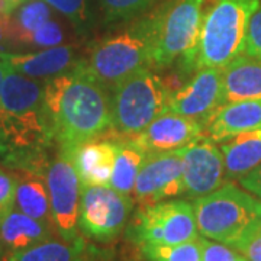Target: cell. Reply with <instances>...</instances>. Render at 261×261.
<instances>
[{"label":"cell","instance_id":"1","mask_svg":"<svg viewBox=\"0 0 261 261\" xmlns=\"http://www.w3.org/2000/svg\"><path fill=\"white\" fill-rule=\"evenodd\" d=\"M54 144L44 83L8 65L0 92V161L12 171L45 177Z\"/></svg>","mask_w":261,"mask_h":261},{"label":"cell","instance_id":"2","mask_svg":"<svg viewBox=\"0 0 261 261\" xmlns=\"http://www.w3.org/2000/svg\"><path fill=\"white\" fill-rule=\"evenodd\" d=\"M44 99L54 141L64 154L73 157L82 144L112 129L109 90L87 73L82 61L73 70L47 79Z\"/></svg>","mask_w":261,"mask_h":261},{"label":"cell","instance_id":"3","mask_svg":"<svg viewBox=\"0 0 261 261\" xmlns=\"http://www.w3.org/2000/svg\"><path fill=\"white\" fill-rule=\"evenodd\" d=\"M206 0H163L151 10L152 67L157 70L177 67L178 73L195 74Z\"/></svg>","mask_w":261,"mask_h":261},{"label":"cell","instance_id":"4","mask_svg":"<svg viewBox=\"0 0 261 261\" xmlns=\"http://www.w3.org/2000/svg\"><path fill=\"white\" fill-rule=\"evenodd\" d=\"M152 19L145 12L128 27L90 45L82 65L109 92L141 68L152 67Z\"/></svg>","mask_w":261,"mask_h":261},{"label":"cell","instance_id":"5","mask_svg":"<svg viewBox=\"0 0 261 261\" xmlns=\"http://www.w3.org/2000/svg\"><path fill=\"white\" fill-rule=\"evenodd\" d=\"M202 237L235 247L261 225V200L233 181L193 202Z\"/></svg>","mask_w":261,"mask_h":261},{"label":"cell","instance_id":"6","mask_svg":"<svg viewBox=\"0 0 261 261\" xmlns=\"http://www.w3.org/2000/svg\"><path fill=\"white\" fill-rule=\"evenodd\" d=\"M260 5V0H214L202 20L196 71L205 67L224 68L244 54L248 22Z\"/></svg>","mask_w":261,"mask_h":261},{"label":"cell","instance_id":"7","mask_svg":"<svg viewBox=\"0 0 261 261\" xmlns=\"http://www.w3.org/2000/svg\"><path fill=\"white\" fill-rule=\"evenodd\" d=\"M170 90L151 67L141 68L109 92L112 130L125 138L141 134L161 113L167 112Z\"/></svg>","mask_w":261,"mask_h":261},{"label":"cell","instance_id":"8","mask_svg":"<svg viewBox=\"0 0 261 261\" xmlns=\"http://www.w3.org/2000/svg\"><path fill=\"white\" fill-rule=\"evenodd\" d=\"M199 237L195 206L186 200L142 205L126 228V238L141 245H174Z\"/></svg>","mask_w":261,"mask_h":261},{"label":"cell","instance_id":"9","mask_svg":"<svg viewBox=\"0 0 261 261\" xmlns=\"http://www.w3.org/2000/svg\"><path fill=\"white\" fill-rule=\"evenodd\" d=\"M134 197L111 186H83L79 211L80 231L99 243H109L125 229Z\"/></svg>","mask_w":261,"mask_h":261},{"label":"cell","instance_id":"10","mask_svg":"<svg viewBox=\"0 0 261 261\" xmlns=\"http://www.w3.org/2000/svg\"><path fill=\"white\" fill-rule=\"evenodd\" d=\"M45 180L57 233L65 241H74L79 238L82 181L73 157L58 151L56 157L49 161Z\"/></svg>","mask_w":261,"mask_h":261},{"label":"cell","instance_id":"11","mask_svg":"<svg viewBox=\"0 0 261 261\" xmlns=\"http://www.w3.org/2000/svg\"><path fill=\"white\" fill-rule=\"evenodd\" d=\"M183 148L145 154L132 192L140 206L183 195Z\"/></svg>","mask_w":261,"mask_h":261},{"label":"cell","instance_id":"12","mask_svg":"<svg viewBox=\"0 0 261 261\" xmlns=\"http://www.w3.org/2000/svg\"><path fill=\"white\" fill-rule=\"evenodd\" d=\"M222 105H225L222 68L205 67L168 96L167 112L186 116L206 126Z\"/></svg>","mask_w":261,"mask_h":261},{"label":"cell","instance_id":"13","mask_svg":"<svg viewBox=\"0 0 261 261\" xmlns=\"http://www.w3.org/2000/svg\"><path fill=\"white\" fill-rule=\"evenodd\" d=\"M225 183L224 155L207 135L183 148V186L189 199L209 195Z\"/></svg>","mask_w":261,"mask_h":261},{"label":"cell","instance_id":"14","mask_svg":"<svg viewBox=\"0 0 261 261\" xmlns=\"http://www.w3.org/2000/svg\"><path fill=\"white\" fill-rule=\"evenodd\" d=\"M206 135L205 126L177 113L164 112L132 141L145 154L181 149Z\"/></svg>","mask_w":261,"mask_h":261},{"label":"cell","instance_id":"15","mask_svg":"<svg viewBox=\"0 0 261 261\" xmlns=\"http://www.w3.org/2000/svg\"><path fill=\"white\" fill-rule=\"evenodd\" d=\"M116 151L118 135L112 129L75 149L73 160L83 186H109Z\"/></svg>","mask_w":261,"mask_h":261},{"label":"cell","instance_id":"16","mask_svg":"<svg viewBox=\"0 0 261 261\" xmlns=\"http://www.w3.org/2000/svg\"><path fill=\"white\" fill-rule=\"evenodd\" d=\"M0 57L15 71L37 80L67 73L80 61L75 57L74 47L70 45H57L37 53L0 51Z\"/></svg>","mask_w":261,"mask_h":261},{"label":"cell","instance_id":"17","mask_svg":"<svg viewBox=\"0 0 261 261\" xmlns=\"http://www.w3.org/2000/svg\"><path fill=\"white\" fill-rule=\"evenodd\" d=\"M261 129V100H237L222 105L207 121L205 134L215 142Z\"/></svg>","mask_w":261,"mask_h":261},{"label":"cell","instance_id":"18","mask_svg":"<svg viewBox=\"0 0 261 261\" xmlns=\"http://www.w3.org/2000/svg\"><path fill=\"white\" fill-rule=\"evenodd\" d=\"M56 233L54 225L34 219L16 207L0 221V244L5 255L47 241L56 237Z\"/></svg>","mask_w":261,"mask_h":261},{"label":"cell","instance_id":"19","mask_svg":"<svg viewBox=\"0 0 261 261\" xmlns=\"http://www.w3.org/2000/svg\"><path fill=\"white\" fill-rule=\"evenodd\" d=\"M225 103L261 100V60L241 54L222 68Z\"/></svg>","mask_w":261,"mask_h":261},{"label":"cell","instance_id":"20","mask_svg":"<svg viewBox=\"0 0 261 261\" xmlns=\"http://www.w3.org/2000/svg\"><path fill=\"white\" fill-rule=\"evenodd\" d=\"M225 181L240 180L261 163V129L248 130L221 142Z\"/></svg>","mask_w":261,"mask_h":261},{"label":"cell","instance_id":"21","mask_svg":"<svg viewBox=\"0 0 261 261\" xmlns=\"http://www.w3.org/2000/svg\"><path fill=\"white\" fill-rule=\"evenodd\" d=\"M13 173L18 180L15 207L34 219L54 225L45 177L27 171H13Z\"/></svg>","mask_w":261,"mask_h":261},{"label":"cell","instance_id":"22","mask_svg":"<svg viewBox=\"0 0 261 261\" xmlns=\"http://www.w3.org/2000/svg\"><path fill=\"white\" fill-rule=\"evenodd\" d=\"M87 257L89 250L83 238L65 241L61 237H53L29 248L8 254L3 261H87Z\"/></svg>","mask_w":261,"mask_h":261},{"label":"cell","instance_id":"23","mask_svg":"<svg viewBox=\"0 0 261 261\" xmlns=\"http://www.w3.org/2000/svg\"><path fill=\"white\" fill-rule=\"evenodd\" d=\"M145 152L132 141L118 135V151L113 163L112 177L109 186L119 193L132 196L135 180L140 173Z\"/></svg>","mask_w":261,"mask_h":261},{"label":"cell","instance_id":"24","mask_svg":"<svg viewBox=\"0 0 261 261\" xmlns=\"http://www.w3.org/2000/svg\"><path fill=\"white\" fill-rule=\"evenodd\" d=\"M51 19V6L44 0H27L12 12L8 44L25 45L29 35Z\"/></svg>","mask_w":261,"mask_h":261},{"label":"cell","instance_id":"25","mask_svg":"<svg viewBox=\"0 0 261 261\" xmlns=\"http://www.w3.org/2000/svg\"><path fill=\"white\" fill-rule=\"evenodd\" d=\"M142 257L147 261H202L200 237L174 245H141Z\"/></svg>","mask_w":261,"mask_h":261},{"label":"cell","instance_id":"26","mask_svg":"<svg viewBox=\"0 0 261 261\" xmlns=\"http://www.w3.org/2000/svg\"><path fill=\"white\" fill-rule=\"evenodd\" d=\"M160 0H100L105 20L109 23L132 20L144 15Z\"/></svg>","mask_w":261,"mask_h":261},{"label":"cell","instance_id":"27","mask_svg":"<svg viewBox=\"0 0 261 261\" xmlns=\"http://www.w3.org/2000/svg\"><path fill=\"white\" fill-rule=\"evenodd\" d=\"M53 9L64 15L80 32L89 28V0H44Z\"/></svg>","mask_w":261,"mask_h":261},{"label":"cell","instance_id":"28","mask_svg":"<svg viewBox=\"0 0 261 261\" xmlns=\"http://www.w3.org/2000/svg\"><path fill=\"white\" fill-rule=\"evenodd\" d=\"M63 41H64V34H63L61 27L57 23L56 20L49 19L29 35L25 45L38 48H51L61 45Z\"/></svg>","mask_w":261,"mask_h":261},{"label":"cell","instance_id":"29","mask_svg":"<svg viewBox=\"0 0 261 261\" xmlns=\"http://www.w3.org/2000/svg\"><path fill=\"white\" fill-rule=\"evenodd\" d=\"M202 261H248L241 252L226 244L218 243L200 235Z\"/></svg>","mask_w":261,"mask_h":261},{"label":"cell","instance_id":"30","mask_svg":"<svg viewBox=\"0 0 261 261\" xmlns=\"http://www.w3.org/2000/svg\"><path fill=\"white\" fill-rule=\"evenodd\" d=\"M18 180L12 170L0 166V221L15 207Z\"/></svg>","mask_w":261,"mask_h":261},{"label":"cell","instance_id":"31","mask_svg":"<svg viewBox=\"0 0 261 261\" xmlns=\"http://www.w3.org/2000/svg\"><path fill=\"white\" fill-rule=\"evenodd\" d=\"M244 54L261 60V5L250 18Z\"/></svg>","mask_w":261,"mask_h":261},{"label":"cell","instance_id":"32","mask_svg":"<svg viewBox=\"0 0 261 261\" xmlns=\"http://www.w3.org/2000/svg\"><path fill=\"white\" fill-rule=\"evenodd\" d=\"M233 248L248 261H261V225Z\"/></svg>","mask_w":261,"mask_h":261},{"label":"cell","instance_id":"33","mask_svg":"<svg viewBox=\"0 0 261 261\" xmlns=\"http://www.w3.org/2000/svg\"><path fill=\"white\" fill-rule=\"evenodd\" d=\"M238 183L261 200V163L255 168H252L250 173L240 178Z\"/></svg>","mask_w":261,"mask_h":261},{"label":"cell","instance_id":"34","mask_svg":"<svg viewBox=\"0 0 261 261\" xmlns=\"http://www.w3.org/2000/svg\"><path fill=\"white\" fill-rule=\"evenodd\" d=\"M15 10V8L12 6L9 0H0V16L3 15H12V12Z\"/></svg>","mask_w":261,"mask_h":261},{"label":"cell","instance_id":"35","mask_svg":"<svg viewBox=\"0 0 261 261\" xmlns=\"http://www.w3.org/2000/svg\"><path fill=\"white\" fill-rule=\"evenodd\" d=\"M8 64L3 61V58L0 57V92H2V84H3V79H5V73H6Z\"/></svg>","mask_w":261,"mask_h":261},{"label":"cell","instance_id":"36","mask_svg":"<svg viewBox=\"0 0 261 261\" xmlns=\"http://www.w3.org/2000/svg\"><path fill=\"white\" fill-rule=\"evenodd\" d=\"M9 2H10V3H12V6H13V8L16 9V8H18L19 5H22V3H25L27 0H9Z\"/></svg>","mask_w":261,"mask_h":261},{"label":"cell","instance_id":"37","mask_svg":"<svg viewBox=\"0 0 261 261\" xmlns=\"http://www.w3.org/2000/svg\"><path fill=\"white\" fill-rule=\"evenodd\" d=\"M3 257H5V251H3V247L0 244V261H3Z\"/></svg>","mask_w":261,"mask_h":261},{"label":"cell","instance_id":"38","mask_svg":"<svg viewBox=\"0 0 261 261\" xmlns=\"http://www.w3.org/2000/svg\"><path fill=\"white\" fill-rule=\"evenodd\" d=\"M89 258H90V255L87 257V261H90V260H89ZM97 261H103V257H100V258H99V260H97Z\"/></svg>","mask_w":261,"mask_h":261},{"label":"cell","instance_id":"39","mask_svg":"<svg viewBox=\"0 0 261 261\" xmlns=\"http://www.w3.org/2000/svg\"><path fill=\"white\" fill-rule=\"evenodd\" d=\"M145 261H147V260H145Z\"/></svg>","mask_w":261,"mask_h":261}]
</instances>
